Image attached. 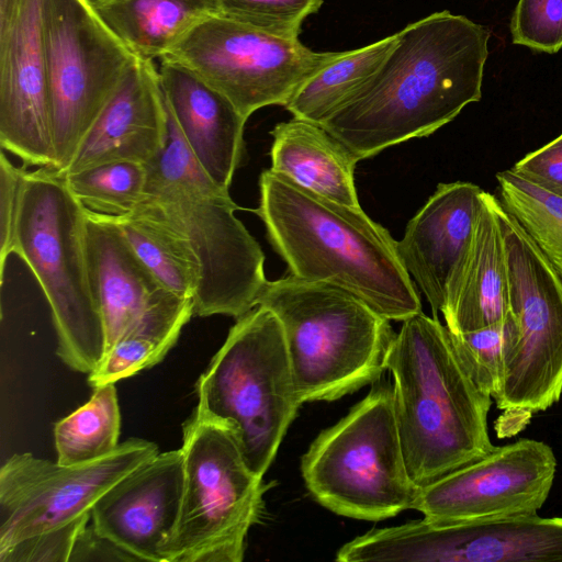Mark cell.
<instances>
[{
  "label": "cell",
  "instance_id": "6da1fadb",
  "mask_svg": "<svg viewBox=\"0 0 562 562\" xmlns=\"http://www.w3.org/2000/svg\"><path fill=\"white\" fill-rule=\"evenodd\" d=\"M488 38L449 11L406 25L372 78L321 125L357 161L432 134L481 99Z\"/></svg>",
  "mask_w": 562,
  "mask_h": 562
},
{
  "label": "cell",
  "instance_id": "7a4b0ae2",
  "mask_svg": "<svg viewBox=\"0 0 562 562\" xmlns=\"http://www.w3.org/2000/svg\"><path fill=\"white\" fill-rule=\"evenodd\" d=\"M255 210L290 274L341 288L389 321L422 312L397 241L359 206L324 198L271 169Z\"/></svg>",
  "mask_w": 562,
  "mask_h": 562
},
{
  "label": "cell",
  "instance_id": "3957f363",
  "mask_svg": "<svg viewBox=\"0 0 562 562\" xmlns=\"http://www.w3.org/2000/svg\"><path fill=\"white\" fill-rule=\"evenodd\" d=\"M386 369L413 483L419 488L488 453L492 396L475 382L450 330L419 312L402 322Z\"/></svg>",
  "mask_w": 562,
  "mask_h": 562
},
{
  "label": "cell",
  "instance_id": "277c9868",
  "mask_svg": "<svg viewBox=\"0 0 562 562\" xmlns=\"http://www.w3.org/2000/svg\"><path fill=\"white\" fill-rule=\"evenodd\" d=\"M165 106L167 140L160 154L145 165L147 182L137 205L167 223L196 259L200 279L194 316L238 318L258 305L268 282L265 255L236 217L239 207L229 190L202 169L166 102Z\"/></svg>",
  "mask_w": 562,
  "mask_h": 562
},
{
  "label": "cell",
  "instance_id": "5b68a950",
  "mask_svg": "<svg viewBox=\"0 0 562 562\" xmlns=\"http://www.w3.org/2000/svg\"><path fill=\"white\" fill-rule=\"evenodd\" d=\"M258 305L282 326L302 404L338 400L386 370L395 333L387 318L352 293L289 274L268 281Z\"/></svg>",
  "mask_w": 562,
  "mask_h": 562
},
{
  "label": "cell",
  "instance_id": "8992f818",
  "mask_svg": "<svg viewBox=\"0 0 562 562\" xmlns=\"http://www.w3.org/2000/svg\"><path fill=\"white\" fill-rule=\"evenodd\" d=\"M13 254L29 266L49 304L57 356L72 370L91 373L104 356L105 336L90 279L86 207L53 169L26 175Z\"/></svg>",
  "mask_w": 562,
  "mask_h": 562
},
{
  "label": "cell",
  "instance_id": "52a82bcc",
  "mask_svg": "<svg viewBox=\"0 0 562 562\" xmlns=\"http://www.w3.org/2000/svg\"><path fill=\"white\" fill-rule=\"evenodd\" d=\"M195 390L196 406L232 429L248 467L263 477L302 405L278 317L257 305L236 318Z\"/></svg>",
  "mask_w": 562,
  "mask_h": 562
},
{
  "label": "cell",
  "instance_id": "ba28073f",
  "mask_svg": "<svg viewBox=\"0 0 562 562\" xmlns=\"http://www.w3.org/2000/svg\"><path fill=\"white\" fill-rule=\"evenodd\" d=\"M302 476L317 503L361 520H383L411 509L418 487L406 467L394 389L386 381L331 427L303 454Z\"/></svg>",
  "mask_w": 562,
  "mask_h": 562
},
{
  "label": "cell",
  "instance_id": "9c48e42d",
  "mask_svg": "<svg viewBox=\"0 0 562 562\" xmlns=\"http://www.w3.org/2000/svg\"><path fill=\"white\" fill-rule=\"evenodd\" d=\"M183 488L164 562H240L270 485L245 461L232 429L200 407L183 424Z\"/></svg>",
  "mask_w": 562,
  "mask_h": 562
},
{
  "label": "cell",
  "instance_id": "30bf717a",
  "mask_svg": "<svg viewBox=\"0 0 562 562\" xmlns=\"http://www.w3.org/2000/svg\"><path fill=\"white\" fill-rule=\"evenodd\" d=\"M47 86L54 166L60 173L137 60L87 0H46Z\"/></svg>",
  "mask_w": 562,
  "mask_h": 562
},
{
  "label": "cell",
  "instance_id": "8fae6325",
  "mask_svg": "<svg viewBox=\"0 0 562 562\" xmlns=\"http://www.w3.org/2000/svg\"><path fill=\"white\" fill-rule=\"evenodd\" d=\"M501 222L518 339L494 401L527 417L562 395V278L503 206Z\"/></svg>",
  "mask_w": 562,
  "mask_h": 562
},
{
  "label": "cell",
  "instance_id": "7c38bea8",
  "mask_svg": "<svg viewBox=\"0 0 562 562\" xmlns=\"http://www.w3.org/2000/svg\"><path fill=\"white\" fill-rule=\"evenodd\" d=\"M331 53L314 52L297 38L276 36L216 14L166 56L189 67L248 120L263 106H284Z\"/></svg>",
  "mask_w": 562,
  "mask_h": 562
},
{
  "label": "cell",
  "instance_id": "4fadbf2b",
  "mask_svg": "<svg viewBox=\"0 0 562 562\" xmlns=\"http://www.w3.org/2000/svg\"><path fill=\"white\" fill-rule=\"evenodd\" d=\"M131 438L104 458L66 465L15 453L0 469V553L25 539L89 522L98 499L158 453Z\"/></svg>",
  "mask_w": 562,
  "mask_h": 562
},
{
  "label": "cell",
  "instance_id": "5bb4252c",
  "mask_svg": "<svg viewBox=\"0 0 562 562\" xmlns=\"http://www.w3.org/2000/svg\"><path fill=\"white\" fill-rule=\"evenodd\" d=\"M339 562H562V517L538 514L445 521L424 517L371 529L344 544Z\"/></svg>",
  "mask_w": 562,
  "mask_h": 562
},
{
  "label": "cell",
  "instance_id": "9a60e30c",
  "mask_svg": "<svg viewBox=\"0 0 562 562\" xmlns=\"http://www.w3.org/2000/svg\"><path fill=\"white\" fill-rule=\"evenodd\" d=\"M555 456L546 442L520 439L419 487L412 503L424 517L468 521L538 514L552 488Z\"/></svg>",
  "mask_w": 562,
  "mask_h": 562
},
{
  "label": "cell",
  "instance_id": "2e32d148",
  "mask_svg": "<svg viewBox=\"0 0 562 562\" xmlns=\"http://www.w3.org/2000/svg\"><path fill=\"white\" fill-rule=\"evenodd\" d=\"M46 0H0V145L23 165L52 169Z\"/></svg>",
  "mask_w": 562,
  "mask_h": 562
},
{
  "label": "cell",
  "instance_id": "e0dca14e",
  "mask_svg": "<svg viewBox=\"0 0 562 562\" xmlns=\"http://www.w3.org/2000/svg\"><path fill=\"white\" fill-rule=\"evenodd\" d=\"M183 488L182 450L158 452L110 487L94 504L91 525L137 561L164 562Z\"/></svg>",
  "mask_w": 562,
  "mask_h": 562
},
{
  "label": "cell",
  "instance_id": "ac0fdd59",
  "mask_svg": "<svg viewBox=\"0 0 562 562\" xmlns=\"http://www.w3.org/2000/svg\"><path fill=\"white\" fill-rule=\"evenodd\" d=\"M483 192L472 182L439 183L397 241L400 259L426 295L434 317L441 312L449 281L469 248Z\"/></svg>",
  "mask_w": 562,
  "mask_h": 562
},
{
  "label": "cell",
  "instance_id": "d6986e66",
  "mask_svg": "<svg viewBox=\"0 0 562 562\" xmlns=\"http://www.w3.org/2000/svg\"><path fill=\"white\" fill-rule=\"evenodd\" d=\"M167 135L157 69L153 61L137 59L58 175L113 160L147 165L164 149Z\"/></svg>",
  "mask_w": 562,
  "mask_h": 562
},
{
  "label": "cell",
  "instance_id": "ffe728a7",
  "mask_svg": "<svg viewBox=\"0 0 562 562\" xmlns=\"http://www.w3.org/2000/svg\"><path fill=\"white\" fill-rule=\"evenodd\" d=\"M157 74L165 102L192 155L217 186L229 190L244 154L247 119L182 63L165 56Z\"/></svg>",
  "mask_w": 562,
  "mask_h": 562
},
{
  "label": "cell",
  "instance_id": "44dd1931",
  "mask_svg": "<svg viewBox=\"0 0 562 562\" xmlns=\"http://www.w3.org/2000/svg\"><path fill=\"white\" fill-rule=\"evenodd\" d=\"M501 210L498 198L484 191L469 248L449 281L441 310L452 334L491 325L512 313Z\"/></svg>",
  "mask_w": 562,
  "mask_h": 562
},
{
  "label": "cell",
  "instance_id": "7402d4cb",
  "mask_svg": "<svg viewBox=\"0 0 562 562\" xmlns=\"http://www.w3.org/2000/svg\"><path fill=\"white\" fill-rule=\"evenodd\" d=\"M86 247L105 352L164 288L136 255L112 216L86 207Z\"/></svg>",
  "mask_w": 562,
  "mask_h": 562
},
{
  "label": "cell",
  "instance_id": "603a6c76",
  "mask_svg": "<svg viewBox=\"0 0 562 562\" xmlns=\"http://www.w3.org/2000/svg\"><path fill=\"white\" fill-rule=\"evenodd\" d=\"M271 170L335 202L359 206L357 159L321 124L293 117L270 132Z\"/></svg>",
  "mask_w": 562,
  "mask_h": 562
},
{
  "label": "cell",
  "instance_id": "cb8c5ba5",
  "mask_svg": "<svg viewBox=\"0 0 562 562\" xmlns=\"http://www.w3.org/2000/svg\"><path fill=\"white\" fill-rule=\"evenodd\" d=\"M138 60L162 58L194 27L221 14L217 0H87Z\"/></svg>",
  "mask_w": 562,
  "mask_h": 562
},
{
  "label": "cell",
  "instance_id": "d4e9b609",
  "mask_svg": "<svg viewBox=\"0 0 562 562\" xmlns=\"http://www.w3.org/2000/svg\"><path fill=\"white\" fill-rule=\"evenodd\" d=\"M193 299L162 289L88 374L95 387L116 383L160 362L194 316Z\"/></svg>",
  "mask_w": 562,
  "mask_h": 562
},
{
  "label": "cell",
  "instance_id": "484cf974",
  "mask_svg": "<svg viewBox=\"0 0 562 562\" xmlns=\"http://www.w3.org/2000/svg\"><path fill=\"white\" fill-rule=\"evenodd\" d=\"M396 40L397 33L361 48L333 52L297 88L284 108L293 117L321 124L372 78Z\"/></svg>",
  "mask_w": 562,
  "mask_h": 562
},
{
  "label": "cell",
  "instance_id": "4316f807",
  "mask_svg": "<svg viewBox=\"0 0 562 562\" xmlns=\"http://www.w3.org/2000/svg\"><path fill=\"white\" fill-rule=\"evenodd\" d=\"M112 218L164 289L179 296L194 297L200 279L199 265L179 234L138 205L132 212Z\"/></svg>",
  "mask_w": 562,
  "mask_h": 562
},
{
  "label": "cell",
  "instance_id": "83f0119b",
  "mask_svg": "<svg viewBox=\"0 0 562 562\" xmlns=\"http://www.w3.org/2000/svg\"><path fill=\"white\" fill-rule=\"evenodd\" d=\"M93 389L86 404L54 425L60 464L91 462L112 453L120 445L121 412L115 383Z\"/></svg>",
  "mask_w": 562,
  "mask_h": 562
},
{
  "label": "cell",
  "instance_id": "f1b7e54d",
  "mask_svg": "<svg viewBox=\"0 0 562 562\" xmlns=\"http://www.w3.org/2000/svg\"><path fill=\"white\" fill-rule=\"evenodd\" d=\"M498 200L562 278V198L516 175L498 172Z\"/></svg>",
  "mask_w": 562,
  "mask_h": 562
},
{
  "label": "cell",
  "instance_id": "f546056e",
  "mask_svg": "<svg viewBox=\"0 0 562 562\" xmlns=\"http://www.w3.org/2000/svg\"><path fill=\"white\" fill-rule=\"evenodd\" d=\"M65 181L87 209L110 216L132 212L144 196L146 166L132 160H113L71 172Z\"/></svg>",
  "mask_w": 562,
  "mask_h": 562
},
{
  "label": "cell",
  "instance_id": "4dcf8cb0",
  "mask_svg": "<svg viewBox=\"0 0 562 562\" xmlns=\"http://www.w3.org/2000/svg\"><path fill=\"white\" fill-rule=\"evenodd\" d=\"M451 336L475 382L494 398L501 389L508 357L518 339L513 314L471 331L451 333Z\"/></svg>",
  "mask_w": 562,
  "mask_h": 562
},
{
  "label": "cell",
  "instance_id": "1f68e13d",
  "mask_svg": "<svg viewBox=\"0 0 562 562\" xmlns=\"http://www.w3.org/2000/svg\"><path fill=\"white\" fill-rule=\"evenodd\" d=\"M221 15L284 38H297L303 21L323 0H217Z\"/></svg>",
  "mask_w": 562,
  "mask_h": 562
},
{
  "label": "cell",
  "instance_id": "d6a6232c",
  "mask_svg": "<svg viewBox=\"0 0 562 562\" xmlns=\"http://www.w3.org/2000/svg\"><path fill=\"white\" fill-rule=\"evenodd\" d=\"M510 32L515 44L557 53L562 48V0H518Z\"/></svg>",
  "mask_w": 562,
  "mask_h": 562
},
{
  "label": "cell",
  "instance_id": "836d02e7",
  "mask_svg": "<svg viewBox=\"0 0 562 562\" xmlns=\"http://www.w3.org/2000/svg\"><path fill=\"white\" fill-rule=\"evenodd\" d=\"M26 165H13L3 151L0 154V278L7 258L14 251V237L21 199L27 170Z\"/></svg>",
  "mask_w": 562,
  "mask_h": 562
},
{
  "label": "cell",
  "instance_id": "e575fe53",
  "mask_svg": "<svg viewBox=\"0 0 562 562\" xmlns=\"http://www.w3.org/2000/svg\"><path fill=\"white\" fill-rule=\"evenodd\" d=\"M510 169L532 184L562 198V134L527 154Z\"/></svg>",
  "mask_w": 562,
  "mask_h": 562
},
{
  "label": "cell",
  "instance_id": "d590c367",
  "mask_svg": "<svg viewBox=\"0 0 562 562\" xmlns=\"http://www.w3.org/2000/svg\"><path fill=\"white\" fill-rule=\"evenodd\" d=\"M74 561H137L110 539L88 525L78 536L69 558Z\"/></svg>",
  "mask_w": 562,
  "mask_h": 562
}]
</instances>
